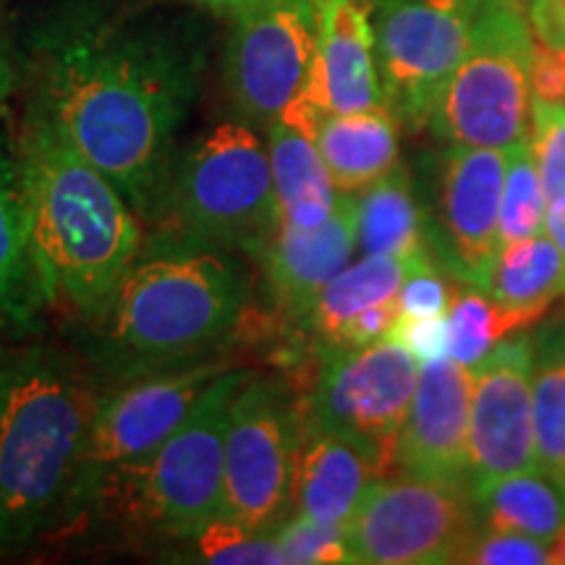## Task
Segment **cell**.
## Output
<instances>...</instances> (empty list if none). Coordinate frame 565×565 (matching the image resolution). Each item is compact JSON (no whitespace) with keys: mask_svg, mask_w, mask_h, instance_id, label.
<instances>
[{"mask_svg":"<svg viewBox=\"0 0 565 565\" xmlns=\"http://www.w3.org/2000/svg\"><path fill=\"white\" fill-rule=\"evenodd\" d=\"M202 53L171 26L71 24L42 51L26 108L45 116L121 189L139 215L158 210L175 134L200 87Z\"/></svg>","mask_w":565,"mask_h":565,"instance_id":"1","label":"cell"},{"mask_svg":"<svg viewBox=\"0 0 565 565\" xmlns=\"http://www.w3.org/2000/svg\"><path fill=\"white\" fill-rule=\"evenodd\" d=\"M17 152L34 294L97 322L139 257L137 210L38 110L26 108Z\"/></svg>","mask_w":565,"mask_h":565,"instance_id":"2","label":"cell"},{"mask_svg":"<svg viewBox=\"0 0 565 565\" xmlns=\"http://www.w3.org/2000/svg\"><path fill=\"white\" fill-rule=\"evenodd\" d=\"M103 395L66 353L0 356V547H17L68 511Z\"/></svg>","mask_w":565,"mask_h":565,"instance_id":"3","label":"cell"},{"mask_svg":"<svg viewBox=\"0 0 565 565\" xmlns=\"http://www.w3.org/2000/svg\"><path fill=\"white\" fill-rule=\"evenodd\" d=\"M249 303V273L223 249L173 244L137 259L97 320L100 362L121 377L212 356Z\"/></svg>","mask_w":565,"mask_h":565,"instance_id":"4","label":"cell"},{"mask_svg":"<svg viewBox=\"0 0 565 565\" xmlns=\"http://www.w3.org/2000/svg\"><path fill=\"white\" fill-rule=\"evenodd\" d=\"M244 377V370H225L166 443L137 461L105 471L82 505L139 532L175 540L202 532L223 511L225 427Z\"/></svg>","mask_w":565,"mask_h":565,"instance_id":"5","label":"cell"},{"mask_svg":"<svg viewBox=\"0 0 565 565\" xmlns=\"http://www.w3.org/2000/svg\"><path fill=\"white\" fill-rule=\"evenodd\" d=\"M158 207L181 246L257 257L278 228L270 152L249 124H221L173 162Z\"/></svg>","mask_w":565,"mask_h":565,"instance_id":"6","label":"cell"},{"mask_svg":"<svg viewBox=\"0 0 565 565\" xmlns=\"http://www.w3.org/2000/svg\"><path fill=\"white\" fill-rule=\"evenodd\" d=\"M536 38L524 0H482L469 47L429 129L448 145L511 150L529 139Z\"/></svg>","mask_w":565,"mask_h":565,"instance_id":"7","label":"cell"},{"mask_svg":"<svg viewBox=\"0 0 565 565\" xmlns=\"http://www.w3.org/2000/svg\"><path fill=\"white\" fill-rule=\"evenodd\" d=\"M303 416L275 377L249 374L231 401L223 445L221 515L254 532H273L296 500Z\"/></svg>","mask_w":565,"mask_h":565,"instance_id":"8","label":"cell"},{"mask_svg":"<svg viewBox=\"0 0 565 565\" xmlns=\"http://www.w3.org/2000/svg\"><path fill=\"white\" fill-rule=\"evenodd\" d=\"M343 529L351 563H461L477 534L475 494L443 479H374Z\"/></svg>","mask_w":565,"mask_h":565,"instance_id":"9","label":"cell"},{"mask_svg":"<svg viewBox=\"0 0 565 565\" xmlns=\"http://www.w3.org/2000/svg\"><path fill=\"white\" fill-rule=\"evenodd\" d=\"M482 0H372L385 108L408 129L429 126L445 84L469 47Z\"/></svg>","mask_w":565,"mask_h":565,"instance_id":"10","label":"cell"},{"mask_svg":"<svg viewBox=\"0 0 565 565\" xmlns=\"http://www.w3.org/2000/svg\"><path fill=\"white\" fill-rule=\"evenodd\" d=\"M419 380V362L393 338L362 349L322 351L309 395V424L359 443L383 471L398 466V440Z\"/></svg>","mask_w":565,"mask_h":565,"instance_id":"11","label":"cell"},{"mask_svg":"<svg viewBox=\"0 0 565 565\" xmlns=\"http://www.w3.org/2000/svg\"><path fill=\"white\" fill-rule=\"evenodd\" d=\"M225 370L231 366L223 356H204L139 374L131 385L103 395L66 515H74L105 471L137 461L166 443L192 416L202 395Z\"/></svg>","mask_w":565,"mask_h":565,"instance_id":"12","label":"cell"},{"mask_svg":"<svg viewBox=\"0 0 565 565\" xmlns=\"http://www.w3.org/2000/svg\"><path fill=\"white\" fill-rule=\"evenodd\" d=\"M317 53V0H267L233 19L228 92L249 126H270L307 92Z\"/></svg>","mask_w":565,"mask_h":565,"instance_id":"13","label":"cell"},{"mask_svg":"<svg viewBox=\"0 0 565 565\" xmlns=\"http://www.w3.org/2000/svg\"><path fill=\"white\" fill-rule=\"evenodd\" d=\"M508 150L450 145L440 168L435 252L456 278L490 294L500 254Z\"/></svg>","mask_w":565,"mask_h":565,"instance_id":"14","label":"cell"},{"mask_svg":"<svg viewBox=\"0 0 565 565\" xmlns=\"http://www.w3.org/2000/svg\"><path fill=\"white\" fill-rule=\"evenodd\" d=\"M471 372V487L536 469L532 338L519 335L500 341Z\"/></svg>","mask_w":565,"mask_h":565,"instance_id":"15","label":"cell"},{"mask_svg":"<svg viewBox=\"0 0 565 565\" xmlns=\"http://www.w3.org/2000/svg\"><path fill=\"white\" fill-rule=\"evenodd\" d=\"M475 372L440 356L419 364V380L398 440L404 475L463 482L469 479V408Z\"/></svg>","mask_w":565,"mask_h":565,"instance_id":"16","label":"cell"},{"mask_svg":"<svg viewBox=\"0 0 565 565\" xmlns=\"http://www.w3.org/2000/svg\"><path fill=\"white\" fill-rule=\"evenodd\" d=\"M359 246L356 196L341 194L333 215L317 228L278 223L273 238L254 259L265 273L267 294L286 320L303 322L322 288L349 267Z\"/></svg>","mask_w":565,"mask_h":565,"instance_id":"17","label":"cell"},{"mask_svg":"<svg viewBox=\"0 0 565 565\" xmlns=\"http://www.w3.org/2000/svg\"><path fill=\"white\" fill-rule=\"evenodd\" d=\"M320 116L383 108L370 6L362 0H317V53L299 97Z\"/></svg>","mask_w":565,"mask_h":565,"instance_id":"18","label":"cell"},{"mask_svg":"<svg viewBox=\"0 0 565 565\" xmlns=\"http://www.w3.org/2000/svg\"><path fill=\"white\" fill-rule=\"evenodd\" d=\"M383 466L370 450L349 437L324 433L303 422L299 466H296V505L299 513L322 524H341L351 519L359 500L370 490Z\"/></svg>","mask_w":565,"mask_h":565,"instance_id":"19","label":"cell"},{"mask_svg":"<svg viewBox=\"0 0 565 565\" xmlns=\"http://www.w3.org/2000/svg\"><path fill=\"white\" fill-rule=\"evenodd\" d=\"M317 121L299 108H288L267 129L275 200L282 223L317 228L333 215L341 200L333 175L317 147Z\"/></svg>","mask_w":565,"mask_h":565,"instance_id":"20","label":"cell"},{"mask_svg":"<svg viewBox=\"0 0 565 565\" xmlns=\"http://www.w3.org/2000/svg\"><path fill=\"white\" fill-rule=\"evenodd\" d=\"M398 121L385 108L328 113L317 124V147L338 192L359 194L398 166Z\"/></svg>","mask_w":565,"mask_h":565,"instance_id":"21","label":"cell"},{"mask_svg":"<svg viewBox=\"0 0 565 565\" xmlns=\"http://www.w3.org/2000/svg\"><path fill=\"white\" fill-rule=\"evenodd\" d=\"M563 294L565 257L545 233L500 249L490 296L503 312L508 330L536 322L550 303Z\"/></svg>","mask_w":565,"mask_h":565,"instance_id":"22","label":"cell"},{"mask_svg":"<svg viewBox=\"0 0 565 565\" xmlns=\"http://www.w3.org/2000/svg\"><path fill=\"white\" fill-rule=\"evenodd\" d=\"M487 529L553 542L565 529V482L536 469L490 479L471 487Z\"/></svg>","mask_w":565,"mask_h":565,"instance_id":"23","label":"cell"},{"mask_svg":"<svg viewBox=\"0 0 565 565\" xmlns=\"http://www.w3.org/2000/svg\"><path fill=\"white\" fill-rule=\"evenodd\" d=\"M406 270L408 259L391 257V254H364L359 263L343 267L322 288L315 307L309 309L307 320H303L320 351L335 343V338L341 335L351 317L374 307V303L398 299Z\"/></svg>","mask_w":565,"mask_h":565,"instance_id":"24","label":"cell"},{"mask_svg":"<svg viewBox=\"0 0 565 565\" xmlns=\"http://www.w3.org/2000/svg\"><path fill=\"white\" fill-rule=\"evenodd\" d=\"M356 231L362 254L408 259L422 249V212L406 168L395 166L356 196Z\"/></svg>","mask_w":565,"mask_h":565,"instance_id":"25","label":"cell"},{"mask_svg":"<svg viewBox=\"0 0 565 565\" xmlns=\"http://www.w3.org/2000/svg\"><path fill=\"white\" fill-rule=\"evenodd\" d=\"M34 296L19 152L0 126V312L19 317Z\"/></svg>","mask_w":565,"mask_h":565,"instance_id":"26","label":"cell"},{"mask_svg":"<svg viewBox=\"0 0 565 565\" xmlns=\"http://www.w3.org/2000/svg\"><path fill=\"white\" fill-rule=\"evenodd\" d=\"M532 391L536 466L565 482V328L540 338Z\"/></svg>","mask_w":565,"mask_h":565,"instance_id":"27","label":"cell"},{"mask_svg":"<svg viewBox=\"0 0 565 565\" xmlns=\"http://www.w3.org/2000/svg\"><path fill=\"white\" fill-rule=\"evenodd\" d=\"M550 200L536 171L532 141H521L508 150V173L500 204V249L524 242L545 231Z\"/></svg>","mask_w":565,"mask_h":565,"instance_id":"28","label":"cell"},{"mask_svg":"<svg viewBox=\"0 0 565 565\" xmlns=\"http://www.w3.org/2000/svg\"><path fill=\"white\" fill-rule=\"evenodd\" d=\"M448 356L469 370H475L508 333L500 307L479 288L456 296L448 309Z\"/></svg>","mask_w":565,"mask_h":565,"instance_id":"29","label":"cell"},{"mask_svg":"<svg viewBox=\"0 0 565 565\" xmlns=\"http://www.w3.org/2000/svg\"><path fill=\"white\" fill-rule=\"evenodd\" d=\"M196 561L215 565H282L286 555L278 536L270 532H254L236 521L212 519L192 540Z\"/></svg>","mask_w":565,"mask_h":565,"instance_id":"30","label":"cell"},{"mask_svg":"<svg viewBox=\"0 0 565 565\" xmlns=\"http://www.w3.org/2000/svg\"><path fill=\"white\" fill-rule=\"evenodd\" d=\"M286 565H322L351 563L345 529L341 524H322L309 515H294L275 529Z\"/></svg>","mask_w":565,"mask_h":565,"instance_id":"31","label":"cell"},{"mask_svg":"<svg viewBox=\"0 0 565 565\" xmlns=\"http://www.w3.org/2000/svg\"><path fill=\"white\" fill-rule=\"evenodd\" d=\"M532 152L550 202L565 200V103L532 97Z\"/></svg>","mask_w":565,"mask_h":565,"instance_id":"32","label":"cell"},{"mask_svg":"<svg viewBox=\"0 0 565 565\" xmlns=\"http://www.w3.org/2000/svg\"><path fill=\"white\" fill-rule=\"evenodd\" d=\"M450 303H454V299H450L448 282L435 270V263L422 246L419 252L408 257V270L398 294L401 315L443 317L448 315Z\"/></svg>","mask_w":565,"mask_h":565,"instance_id":"33","label":"cell"},{"mask_svg":"<svg viewBox=\"0 0 565 565\" xmlns=\"http://www.w3.org/2000/svg\"><path fill=\"white\" fill-rule=\"evenodd\" d=\"M461 563L547 565L553 563V547H550V542H540L526 534L487 529L484 534H475V540L466 547Z\"/></svg>","mask_w":565,"mask_h":565,"instance_id":"34","label":"cell"},{"mask_svg":"<svg viewBox=\"0 0 565 565\" xmlns=\"http://www.w3.org/2000/svg\"><path fill=\"white\" fill-rule=\"evenodd\" d=\"M387 338H393L395 343L404 345V349L412 353L419 364L448 356V343H450L448 315L443 317L398 315V320H395Z\"/></svg>","mask_w":565,"mask_h":565,"instance_id":"35","label":"cell"},{"mask_svg":"<svg viewBox=\"0 0 565 565\" xmlns=\"http://www.w3.org/2000/svg\"><path fill=\"white\" fill-rule=\"evenodd\" d=\"M401 309H398V299L393 301H383V303H374V307L364 309L356 317H351L349 324L341 330V335L335 338V343L324 351H333V349H362V345L377 343L387 338L391 328L398 320Z\"/></svg>","mask_w":565,"mask_h":565,"instance_id":"36","label":"cell"},{"mask_svg":"<svg viewBox=\"0 0 565 565\" xmlns=\"http://www.w3.org/2000/svg\"><path fill=\"white\" fill-rule=\"evenodd\" d=\"M532 97L547 103H565V51L536 42L532 68Z\"/></svg>","mask_w":565,"mask_h":565,"instance_id":"37","label":"cell"},{"mask_svg":"<svg viewBox=\"0 0 565 565\" xmlns=\"http://www.w3.org/2000/svg\"><path fill=\"white\" fill-rule=\"evenodd\" d=\"M19 84V58L17 45H13V32L9 13H6L3 0H0V118H3L9 100Z\"/></svg>","mask_w":565,"mask_h":565,"instance_id":"38","label":"cell"},{"mask_svg":"<svg viewBox=\"0 0 565 565\" xmlns=\"http://www.w3.org/2000/svg\"><path fill=\"white\" fill-rule=\"evenodd\" d=\"M194 6H200V9L215 13V17H223V19H238L242 13L257 9V6L267 3V0H192Z\"/></svg>","mask_w":565,"mask_h":565,"instance_id":"39","label":"cell"},{"mask_svg":"<svg viewBox=\"0 0 565 565\" xmlns=\"http://www.w3.org/2000/svg\"><path fill=\"white\" fill-rule=\"evenodd\" d=\"M545 233L553 238V244L561 249V254L565 257V200L550 202Z\"/></svg>","mask_w":565,"mask_h":565,"instance_id":"40","label":"cell"},{"mask_svg":"<svg viewBox=\"0 0 565 565\" xmlns=\"http://www.w3.org/2000/svg\"><path fill=\"white\" fill-rule=\"evenodd\" d=\"M553 563H563L565 565V529L557 534L555 545H553Z\"/></svg>","mask_w":565,"mask_h":565,"instance_id":"41","label":"cell"}]
</instances>
